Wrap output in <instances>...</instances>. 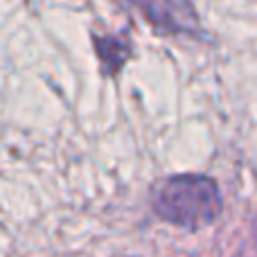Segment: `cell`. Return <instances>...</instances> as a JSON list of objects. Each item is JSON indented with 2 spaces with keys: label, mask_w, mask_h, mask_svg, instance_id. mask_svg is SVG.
<instances>
[{
  "label": "cell",
  "mask_w": 257,
  "mask_h": 257,
  "mask_svg": "<svg viewBox=\"0 0 257 257\" xmlns=\"http://www.w3.org/2000/svg\"><path fill=\"white\" fill-rule=\"evenodd\" d=\"M156 217L185 230H199L219 219L221 192L214 178L203 174H176L160 181L151 192Z\"/></svg>",
  "instance_id": "cell-1"
},
{
  "label": "cell",
  "mask_w": 257,
  "mask_h": 257,
  "mask_svg": "<svg viewBox=\"0 0 257 257\" xmlns=\"http://www.w3.org/2000/svg\"><path fill=\"white\" fill-rule=\"evenodd\" d=\"M93 45L97 52L99 66H102L104 77H115L131 57V41L126 36L111 34V36H99L93 34Z\"/></svg>",
  "instance_id": "cell-3"
},
{
  "label": "cell",
  "mask_w": 257,
  "mask_h": 257,
  "mask_svg": "<svg viewBox=\"0 0 257 257\" xmlns=\"http://www.w3.org/2000/svg\"><path fill=\"white\" fill-rule=\"evenodd\" d=\"M154 30L172 36H201V21L192 0H126Z\"/></svg>",
  "instance_id": "cell-2"
}]
</instances>
